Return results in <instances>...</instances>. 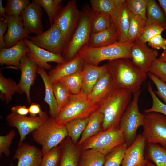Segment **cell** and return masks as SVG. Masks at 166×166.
I'll list each match as a JSON object with an SVG mask.
<instances>
[{
	"label": "cell",
	"instance_id": "1",
	"mask_svg": "<svg viewBox=\"0 0 166 166\" xmlns=\"http://www.w3.org/2000/svg\"><path fill=\"white\" fill-rule=\"evenodd\" d=\"M132 94L127 89L113 87L98 105L97 110L104 116L103 130L119 129L121 117L132 100Z\"/></svg>",
	"mask_w": 166,
	"mask_h": 166
},
{
	"label": "cell",
	"instance_id": "2",
	"mask_svg": "<svg viewBox=\"0 0 166 166\" xmlns=\"http://www.w3.org/2000/svg\"><path fill=\"white\" fill-rule=\"evenodd\" d=\"M106 65L112 77L113 87L126 89L133 94L140 90L147 76L130 59L109 61Z\"/></svg>",
	"mask_w": 166,
	"mask_h": 166
},
{
	"label": "cell",
	"instance_id": "3",
	"mask_svg": "<svg viewBox=\"0 0 166 166\" xmlns=\"http://www.w3.org/2000/svg\"><path fill=\"white\" fill-rule=\"evenodd\" d=\"M134 42H117L100 47L83 46L78 53L87 64L98 66L101 61L126 58L131 59V51Z\"/></svg>",
	"mask_w": 166,
	"mask_h": 166
},
{
	"label": "cell",
	"instance_id": "4",
	"mask_svg": "<svg viewBox=\"0 0 166 166\" xmlns=\"http://www.w3.org/2000/svg\"><path fill=\"white\" fill-rule=\"evenodd\" d=\"M32 135L34 140L42 146L43 156L68 136L65 124L58 123L51 117L34 130Z\"/></svg>",
	"mask_w": 166,
	"mask_h": 166
},
{
	"label": "cell",
	"instance_id": "5",
	"mask_svg": "<svg viewBox=\"0 0 166 166\" xmlns=\"http://www.w3.org/2000/svg\"><path fill=\"white\" fill-rule=\"evenodd\" d=\"M94 12L88 5L81 11L78 25L62 54L65 62L73 58L83 46L87 45L91 33V21Z\"/></svg>",
	"mask_w": 166,
	"mask_h": 166
},
{
	"label": "cell",
	"instance_id": "6",
	"mask_svg": "<svg viewBox=\"0 0 166 166\" xmlns=\"http://www.w3.org/2000/svg\"><path fill=\"white\" fill-rule=\"evenodd\" d=\"M139 91L133 94L132 99L123 114L120 122L119 129L124 136L125 142L128 147L131 145L137 136L138 128L143 126L145 114L140 112L138 107Z\"/></svg>",
	"mask_w": 166,
	"mask_h": 166
},
{
	"label": "cell",
	"instance_id": "7",
	"mask_svg": "<svg viewBox=\"0 0 166 166\" xmlns=\"http://www.w3.org/2000/svg\"><path fill=\"white\" fill-rule=\"evenodd\" d=\"M98 107L91 102L87 95L80 92L72 95L69 103L55 119L57 122L65 124L74 119L89 117Z\"/></svg>",
	"mask_w": 166,
	"mask_h": 166
},
{
	"label": "cell",
	"instance_id": "8",
	"mask_svg": "<svg viewBox=\"0 0 166 166\" xmlns=\"http://www.w3.org/2000/svg\"><path fill=\"white\" fill-rule=\"evenodd\" d=\"M125 142L119 129L101 131L85 141L80 146L82 150L93 149L106 156L113 148Z\"/></svg>",
	"mask_w": 166,
	"mask_h": 166
},
{
	"label": "cell",
	"instance_id": "9",
	"mask_svg": "<svg viewBox=\"0 0 166 166\" xmlns=\"http://www.w3.org/2000/svg\"><path fill=\"white\" fill-rule=\"evenodd\" d=\"M142 134L147 144H159L166 148V117L157 112L145 113Z\"/></svg>",
	"mask_w": 166,
	"mask_h": 166
},
{
	"label": "cell",
	"instance_id": "10",
	"mask_svg": "<svg viewBox=\"0 0 166 166\" xmlns=\"http://www.w3.org/2000/svg\"><path fill=\"white\" fill-rule=\"evenodd\" d=\"M36 45L53 53L62 55L67 42L56 23L47 30L29 39Z\"/></svg>",
	"mask_w": 166,
	"mask_h": 166
},
{
	"label": "cell",
	"instance_id": "11",
	"mask_svg": "<svg viewBox=\"0 0 166 166\" xmlns=\"http://www.w3.org/2000/svg\"><path fill=\"white\" fill-rule=\"evenodd\" d=\"M80 15L81 11L77 8L76 1L69 0L61 9L54 21L67 43L78 25Z\"/></svg>",
	"mask_w": 166,
	"mask_h": 166
},
{
	"label": "cell",
	"instance_id": "12",
	"mask_svg": "<svg viewBox=\"0 0 166 166\" xmlns=\"http://www.w3.org/2000/svg\"><path fill=\"white\" fill-rule=\"evenodd\" d=\"M38 67L35 61L27 54L23 57L20 60L19 69L21 75L19 82L17 84L16 92L21 95L25 93L29 104L31 103L30 89L36 80Z\"/></svg>",
	"mask_w": 166,
	"mask_h": 166
},
{
	"label": "cell",
	"instance_id": "13",
	"mask_svg": "<svg viewBox=\"0 0 166 166\" xmlns=\"http://www.w3.org/2000/svg\"><path fill=\"white\" fill-rule=\"evenodd\" d=\"M158 55L157 50L150 48L146 43L137 40L132 48L131 61L142 72L147 74Z\"/></svg>",
	"mask_w": 166,
	"mask_h": 166
},
{
	"label": "cell",
	"instance_id": "14",
	"mask_svg": "<svg viewBox=\"0 0 166 166\" xmlns=\"http://www.w3.org/2000/svg\"><path fill=\"white\" fill-rule=\"evenodd\" d=\"M47 113L42 116L34 117L21 116L12 112L6 116V120L9 126L16 128L19 133V143L23 142L26 136L42 124L49 117Z\"/></svg>",
	"mask_w": 166,
	"mask_h": 166
},
{
	"label": "cell",
	"instance_id": "15",
	"mask_svg": "<svg viewBox=\"0 0 166 166\" xmlns=\"http://www.w3.org/2000/svg\"><path fill=\"white\" fill-rule=\"evenodd\" d=\"M146 141L142 134L137 135L132 144L128 147L121 166H143L149 160L145 158Z\"/></svg>",
	"mask_w": 166,
	"mask_h": 166
},
{
	"label": "cell",
	"instance_id": "16",
	"mask_svg": "<svg viewBox=\"0 0 166 166\" xmlns=\"http://www.w3.org/2000/svg\"><path fill=\"white\" fill-rule=\"evenodd\" d=\"M42 7L32 0L22 12L21 16L25 29L29 34L37 35L43 31Z\"/></svg>",
	"mask_w": 166,
	"mask_h": 166
},
{
	"label": "cell",
	"instance_id": "17",
	"mask_svg": "<svg viewBox=\"0 0 166 166\" xmlns=\"http://www.w3.org/2000/svg\"><path fill=\"white\" fill-rule=\"evenodd\" d=\"M24 40L29 49L27 54L35 61L39 67L45 69L51 70L53 68L48 62H55L58 64L65 62L62 55L45 50L34 44L28 39H24Z\"/></svg>",
	"mask_w": 166,
	"mask_h": 166
},
{
	"label": "cell",
	"instance_id": "18",
	"mask_svg": "<svg viewBox=\"0 0 166 166\" xmlns=\"http://www.w3.org/2000/svg\"><path fill=\"white\" fill-rule=\"evenodd\" d=\"M43 154L42 150L26 142L19 143L13 159H17V166H40Z\"/></svg>",
	"mask_w": 166,
	"mask_h": 166
},
{
	"label": "cell",
	"instance_id": "19",
	"mask_svg": "<svg viewBox=\"0 0 166 166\" xmlns=\"http://www.w3.org/2000/svg\"><path fill=\"white\" fill-rule=\"evenodd\" d=\"M131 14V12L125 0L110 15L112 24L118 35V42L127 41Z\"/></svg>",
	"mask_w": 166,
	"mask_h": 166
},
{
	"label": "cell",
	"instance_id": "20",
	"mask_svg": "<svg viewBox=\"0 0 166 166\" xmlns=\"http://www.w3.org/2000/svg\"><path fill=\"white\" fill-rule=\"evenodd\" d=\"M4 18L8 23L7 31L4 37L6 48L14 45L22 39H29L30 37L24 27L21 16L15 18L6 16Z\"/></svg>",
	"mask_w": 166,
	"mask_h": 166
},
{
	"label": "cell",
	"instance_id": "21",
	"mask_svg": "<svg viewBox=\"0 0 166 166\" xmlns=\"http://www.w3.org/2000/svg\"><path fill=\"white\" fill-rule=\"evenodd\" d=\"M84 61L77 53L69 61L58 63L50 70L48 75L52 83L61 78L81 71L83 69Z\"/></svg>",
	"mask_w": 166,
	"mask_h": 166
},
{
	"label": "cell",
	"instance_id": "22",
	"mask_svg": "<svg viewBox=\"0 0 166 166\" xmlns=\"http://www.w3.org/2000/svg\"><path fill=\"white\" fill-rule=\"evenodd\" d=\"M29 49L24 39H22L14 45L0 50V63L12 65L19 68L21 59L29 52Z\"/></svg>",
	"mask_w": 166,
	"mask_h": 166
},
{
	"label": "cell",
	"instance_id": "23",
	"mask_svg": "<svg viewBox=\"0 0 166 166\" xmlns=\"http://www.w3.org/2000/svg\"><path fill=\"white\" fill-rule=\"evenodd\" d=\"M60 145L61 154L59 166H78L82 151L80 146L74 144L68 136Z\"/></svg>",
	"mask_w": 166,
	"mask_h": 166
},
{
	"label": "cell",
	"instance_id": "24",
	"mask_svg": "<svg viewBox=\"0 0 166 166\" xmlns=\"http://www.w3.org/2000/svg\"><path fill=\"white\" fill-rule=\"evenodd\" d=\"M84 75L81 92L88 95L100 77L108 71L107 65L94 66L84 62Z\"/></svg>",
	"mask_w": 166,
	"mask_h": 166
},
{
	"label": "cell",
	"instance_id": "25",
	"mask_svg": "<svg viewBox=\"0 0 166 166\" xmlns=\"http://www.w3.org/2000/svg\"><path fill=\"white\" fill-rule=\"evenodd\" d=\"M113 88L112 77L108 71L99 79L90 93L87 95L93 104L98 105Z\"/></svg>",
	"mask_w": 166,
	"mask_h": 166
},
{
	"label": "cell",
	"instance_id": "26",
	"mask_svg": "<svg viewBox=\"0 0 166 166\" xmlns=\"http://www.w3.org/2000/svg\"><path fill=\"white\" fill-rule=\"evenodd\" d=\"M118 41L116 30L112 24L108 28L102 31L91 33L87 45L92 47L107 46Z\"/></svg>",
	"mask_w": 166,
	"mask_h": 166
},
{
	"label": "cell",
	"instance_id": "27",
	"mask_svg": "<svg viewBox=\"0 0 166 166\" xmlns=\"http://www.w3.org/2000/svg\"><path fill=\"white\" fill-rule=\"evenodd\" d=\"M37 73L42 77L44 84L45 94L44 101L49 106L50 117L55 119L59 114L60 111L54 95L53 83L44 69L38 66Z\"/></svg>",
	"mask_w": 166,
	"mask_h": 166
},
{
	"label": "cell",
	"instance_id": "28",
	"mask_svg": "<svg viewBox=\"0 0 166 166\" xmlns=\"http://www.w3.org/2000/svg\"><path fill=\"white\" fill-rule=\"evenodd\" d=\"M103 118V114L97 109L91 114L77 145H81L87 140L101 131Z\"/></svg>",
	"mask_w": 166,
	"mask_h": 166
},
{
	"label": "cell",
	"instance_id": "29",
	"mask_svg": "<svg viewBox=\"0 0 166 166\" xmlns=\"http://www.w3.org/2000/svg\"><path fill=\"white\" fill-rule=\"evenodd\" d=\"M156 0H148L147 8L146 25H159L166 30V18Z\"/></svg>",
	"mask_w": 166,
	"mask_h": 166
},
{
	"label": "cell",
	"instance_id": "30",
	"mask_svg": "<svg viewBox=\"0 0 166 166\" xmlns=\"http://www.w3.org/2000/svg\"><path fill=\"white\" fill-rule=\"evenodd\" d=\"M106 156L93 149L82 150L78 166H104Z\"/></svg>",
	"mask_w": 166,
	"mask_h": 166
},
{
	"label": "cell",
	"instance_id": "31",
	"mask_svg": "<svg viewBox=\"0 0 166 166\" xmlns=\"http://www.w3.org/2000/svg\"><path fill=\"white\" fill-rule=\"evenodd\" d=\"M89 117L71 120L65 124L68 136L77 144L89 121Z\"/></svg>",
	"mask_w": 166,
	"mask_h": 166
},
{
	"label": "cell",
	"instance_id": "32",
	"mask_svg": "<svg viewBox=\"0 0 166 166\" xmlns=\"http://www.w3.org/2000/svg\"><path fill=\"white\" fill-rule=\"evenodd\" d=\"M146 157L156 166H166V148L157 144H147Z\"/></svg>",
	"mask_w": 166,
	"mask_h": 166
},
{
	"label": "cell",
	"instance_id": "33",
	"mask_svg": "<svg viewBox=\"0 0 166 166\" xmlns=\"http://www.w3.org/2000/svg\"><path fill=\"white\" fill-rule=\"evenodd\" d=\"M146 25V20L131 13L127 41L134 42L141 35Z\"/></svg>",
	"mask_w": 166,
	"mask_h": 166
},
{
	"label": "cell",
	"instance_id": "34",
	"mask_svg": "<svg viewBox=\"0 0 166 166\" xmlns=\"http://www.w3.org/2000/svg\"><path fill=\"white\" fill-rule=\"evenodd\" d=\"M53 88L60 112L69 103L73 94L66 87L59 81L53 83Z\"/></svg>",
	"mask_w": 166,
	"mask_h": 166
},
{
	"label": "cell",
	"instance_id": "35",
	"mask_svg": "<svg viewBox=\"0 0 166 166\" xmlns=\"http://www.w3.org/2000/svg\"><path fill=\"white\" fill-rule=\"evenodd\" d=\"M46 12L50 26L61 9L62 0H34Z\"/></svg>",
	"mask_w": 166,
	"mask_h": 166
},
{
	"label": "cell",
	"instance_id": "36",
	"mask_svg": "<svg viewBox=\"0 0 166 166\" xmlns=\"http://www.w3.org/2000/svg\"><path fill=\"white\" fill-rule=\"evenodd\" d=\"M17 84L10 78H6L0 73V97L2 100L9 103L13 95L17 91Z\"/></svg>",
	"mask_w": 166,
	"mask_h": 166
},
{
	"label": "cell",
	"instance_id": "37",
	"mask_svg": "<svg viewBox=\"0 0 166 166\" xmlns=\"http://www.w3.org/2000/svg\"><path fill=\"white\" fill-rule=\"evenodd\" d=\"M125 0H90V7L94 12L110 15Z\"/></svg>",
	"mask_w": 166,
	"mask_h": 166
},
{
	"label": "cell",
	"instance_id": "38",
	"mask_svg": "<svg viewBox=\"0 0 166 166\" xmlns=\"http://www.w3.org/2000/svg\"><path fill=\"white\" fill-rule=\"evenodd\" d=\"M84 75V71L83 69L58 81L64 84L72 94H77L81 91Z\"/></svg>",
	"mask_w": 166,
	"mask_h": 166
},
{
	"label": "cell",
	"instance_id": "39",
	"mask_svg": "<svg viewBox=\"0 0 166 166\" xmlns=\"http://www.w3.org/2000/svg\"><path fill=\"white\" fill-rule=\"evenodd\" d=\"M112 24L110 15L101 12H94L91 21V33L105 30L109 28Z\"/></svg>",
	"mask_w": 166,
	"mask_h": 166
},
{
	"label": "cell",
	"instance_id": "40",
	"mask_svg": "<svg viewBox=\"0 0 166 166\" xmlns=\"http://www.w3.org/2000/svg\"><path fill=\"white\" fill-rule=\"evenodd\" d=\"M127 148L124 142L113 148L106 155L104 166H121Z\"/></svg>",
	"mask_w": 166,
	"mask_h": 166
},
{
	"label": "cell",
	"instance_id": "41",
	"mask_svg": "<svg viewBox=\"0 0 166 166\" xmlns=\"http://www.w3.org/2000/svg\"><path fill=\"white\" fill-rule=\"evenodd\" d=\"M30 3L29 0H7L5 7L6 15L15 18L21 17L22 12Z\"/></svg>",
	"mask_w": 166,
	"mask_h": 166
},
{
	"label": "cell",
	"instance_id": "42",
	"mask_svg": "<svg viewBox=\"0 0 166 166\" xmlns=\"http://www.w3.org/2000/svg\"><path fill=\"white\" fill-rule=\"evenodd\" d=\"M148 0H126L128 7L131 13L147 19V8Z\"/></svg>",
	"mask_w": 166,
	"mask_h": 166
},
{
	"label": "cell",
	"instance_id": "43",
	"mask_svg": "<svg viewBox=\"0 0 166 166\" xmlns=\"http://www.w3.org/2000/svg\"><path fill=\"white\" fill-rule=\"evenodd\" d=\"M61 154L60 145L52 149L47 154L43 156L40 166H58Z\"/></svg>",
	"mask_w": 166,
	"mask_h": 166
},
{
	"label": "cell",
	"instance_id": "44",
	"mask_svg": "<svg viewBox=\"0 0 166 166\" xmlns=\"http://www.w3.org/2000/svg\"><path fill=\"white\" fill-rule=\"evenodd\" d=\"M147 89L152 98V105L150 108L144 110L145 113L157 112L166 117V104L162 102L158 98L149 83L148 84Z\"/></svg>",
	"mask_w": 166,
	"mask_h": 166
},
{
	"label": "cell",
	"instance_id": "45",
	"mask_svg": "<svg viewBox=\"0 0 166 166\" xmlns=\"http://www.w3.org/2000/svg\"><path fill=\"white\" fill-rule=\"evenodd\" d=\"M164 30L162 26L155 24L146 25L141 35L137 40L142 42L146 43L156 35L161 34Z\"/></svg>",
	"mask_w": 166,
	"mask_h": 166
},
{
	"label": "cell",
	"instance_id": "46",
	"mask_svg": "<svg viewBox=\"0 0 166 166\" xmlns=\"http://www.w3.org/2000/svg\"><path fill=\"white\" fill-rule=\"evenodd\" d=\"M149 72L161 81L166 82V62L157 58Z\"/></svg>",
	"mask_w": 166,
	"mask_h": 166
},
{
	"label": "cell",
	"instance_id": "47",
	"mask_svg": "<svg viewBox=\"0 0 166 166\" xmlns=\"http://www.w3.org/2000/svg\"><path fill=\"white\" fill-rule=\"evenodd\" d=\"M147 75L156 87L157 90L154 91L155 94L166 104V82L160 80L151 72L148 73Z\"/></svg>",
	"mask_w": 166,
	"mask_h": 166
},
{
	"label": "cell",
	"instance_id": "48",
	"mask_svg": "<svg viewBox=\"0 0 166 166\" xmlns=\"http://www.w3.org/2000/svg\"><path fill=\"white\" fill-rule=\"evenodd\" d=\"M15 136L14 130H11L7 135L0 136V154H2L8 156L10 153V147L12 140Z\"/></svg>",
	"mask_w": 166,
	"mask_h": 166
},
{
	"label": "cell",
	"instance_id": "49",
	"mask_svg": "<svg viewBox=\"0 0 166 166\" xmlns=\"http://www.w3.org/2000/svg\"><path fill=\"white\" fill-rule=\"evenodd\" d=\"M148 45L153 49L164 50L166 48V39L162 36L161 34L156 35L148 42Z\"/></svg>",
	"mask_w": 166,
	"mask_h": 166
},
{
	"label": "cell",
	"instance_id": "50",
	"mask_svg": "<svg viewBox=\"0 0 166 166\" xmlns=\"http://www.w3.org/2000/svg\"><path fill=\"white\" fill-rule=\"evenodd\" d=\"M8 23L7 20L4 19H0V49L6 48L4 41V34L7 28Z\"/></svg>",
	"mask_w": 166,
	"mask_h": 166
},
{
	"label": "cell",
	"instance_id": "51",
	"mask_svg": "<svg viewBox=\"0 0 166 166\" xmlns=\"http://www.w3.org/2000/svg\"><path fill=\"white\" fill-rule=\"evenodd\" d=\"M28 109L30 116L32 117H36L37 115H38V116H42L45 113L41 110L39 104L35 103H31L28 108Z\"/></svg>",
	"mask_w": 166,
	"mask_h": 166
},
{
	"label": "cell",
	"instance_id": "52",
	"mask_svg": "<svg viewBox=\"0 0 166 166\" xmlns=\"http://www.w3.org/2000/svg\"><path fill=\"white\" fill-rule=\"evenodd\" d=\"M11 110L12 112L22 116H26L29 113L28 108L24 105L14 106L11 108Z\"/></svg>",
	"mask_w": 166,
	"mask_h": 166
},
{
	"label": "cell",
	"instance_id": "53",
	"mask_svg": "<svg viewBox=\"0 0 166 166\" xmlns=\"http://www.w3.org/2000/svg\"><path fill=\"white\" fill-rule=\"evenodd\" d=\"M6 9L3 6L2 0H0V18L2 19L6 17Z\"/></svg>",
	"mask_w": 166,
	"mask_h": 166
},
{
	"label": "cell",
	"instance_id": "54",
	"mask_svg": "<svg viewBox=\"0 0 166 166\" xmlns=\"http://www.w3.org/2000/svg\"><path fill=\"white\" fill-rule=\"evenodd\" d=\"M158 2L164 10L166 18V0H158Z\"/></svg>",
	"mask_w": 166,
	"mask_h": 166
},
{
	"label": "cell",
	"instance_id": "55",
	"mask_svg": "<svg viewBox=\"0 0 166 166\" xmlns=\"http://www.w3.org/2000/svg\"><path fill=\"white\" fill-rule=\"evenodd\" d=\"M158 59L160 60L166 62V48L164 50V51Z\"/></svg>",
	"mask_w": 166,
	"mask_h": 166
},
{
	"label": "cell",
	"instance_id": "56",
	"mask_svg": "<svg viewBox=\"0 0 166 166\" xmlns=\"http://www.w3.org/2000/svg\"><path fill=\"white\" fill-rule=\"evenodd\" d=\"M143 166H156L155 164L148 160V162Z\"/></svg>",
	"mask_w": 166,
	"mask_h": 166
}]
</instances>
